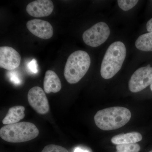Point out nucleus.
<instances>
[{
    "mask_svg": "<svg viewBox=\"0 0 152 152\" xmlns=\"http://www.w3.org/2000/svg\"><path fill=\"white\" fill-rule=\"evenodd\" d=\"M131 118V113L126 108L115 107L97 112L94 116L95 124L104 131H110L122 127Z\"/></svg>",
    "mask_w": 152,
    "mask_h": 152,
    "instance_id": "obj_1",
    "label": "nucleus"
},
{
    "mask_svg": "<svg viewBox=\"0 0 152 152\" xmlns=\"http://www.w3.org/2000/svg\"><path fill=\"white\" fill-rule=\"evenodd\" d=\"M149 152H152V151H150Z\"/></svg>",
    "mask_w": 152,
    "mask_h": 152,
    "instance_id": "obj_24",
    "label": "nucleus"
},
{
    "mask_svg": "<svg viewBox=\"0 0 152 152\" xmlns=\"http://www.w3.org/2000/svg\"><path fill=\"white\" fill-rule=\"evenodd\" d=\"M150 88H151V91H152V84L151 85V86H150Z\"/></svg>",
    "mask_w": 152,
    "mask_h": 152,
    "instance_id": "obj_22",
    "label": "nucleus"
},
{
    "mask_svg": "<svg viewBox=\"0 0 152 152\" xmlns=\"http://www.w3.org/2000/svg\"><path fill=\"white\" fill-rule=\"evenodd\" d=\"M28 68L29 70L33 73L35 74L38 72V65L35 59H34L29 63Z\"/></svg>",
    "mask_w": 152,
    "mask_h": 152,
    "instance_id": "obj_18",
    "label": "nucleus"
},
{
    "mask_svg": "<svg viewBox=\"0 0 152 152\" xmlns=\"http://www.w3.org/2000/svg\"><path fill=\"white\" fill-rule=\"evenodd\" d=\"M136 48L142 51H152V32L140 36L135 42Z\"/></svg>",
    "mask_w": 152,
    "mask_h": 152,
    "instance_id": "obj_14",
    "label": "nucleus"
},
{
    "mask_svg": "<svg viewBox=\"0 0 152 152\" xmlns=\"http://www.w3.org/2000/svg\"><path fill=\"white\" fill-rule=\"evenodd\" d=\"M54 5L50 0H38L30 3L26 10L31 16L42 18L50 15L53 11Z\"/></svg>",
    "mask_w": 152,
    "mask_h": 152,
    "instance_id": "obj_10",
    "label": "nucleus"
},
{
    "mask_svg": "<svg viewBox=\"0 0 152 152\" xmlns=\"http://www.w3.org/2000/svg\"><path fill=\"white\" fill-rule=\"evenodd\" d=\"M44 89L46 94L56 93L61 89L62 85L59 78L54 71H47L44 80Z\"/></svg>",
    "mask_w": 152,
    "mask_h": 152,
    "instance_id": "obj_11",
    "label": "nucleus"
},
{
    "mask_svg": "<svg viewBox=\"0 0 152 152\" xmlns=\"http://www.w3.org/2000/svg\"><path fill=\"white\" fill-rule=\"evenodd\" d=\"M39 131L33 123L22 122L6 125L0 130V136L6 142L20 143L35 138Z\"/></svg>",
    "mask_w": 152,
    "mask_h": 152,
    "instance_id": "obj_4",
    "label": "nucleus"
},
{
    "mask_svg": "<svg viewBox=\"0 0 152 152\" xmlns=\"http://www.w3.org/2000/svg\"><path fill=\"white\" fill-rule=\"evenodd\" d=\"M42 152H69L65 148L55 145H49L45 147Z\"/></svg>",
    "mask_w": 152,
    "mask_h": 152,
    "instance_id": "obj_17",
    "label": "nucleus"
},
{
    "mask_svg": "<svg viewBox=\"0 0 152 152\" xmlns=\"http://www.w3.org/2000/svg\"><path fill=\"white\" fill-rule=\"evenodd\" d=\"M28 29L34 35L44 39L53 37V29L49 22L40 19H33L27 23Z\"/></svg>",
    "mask_w": 152,
    "mask_h": 152,
    "instance_id": "obj_9",
    "label": "nucleus"
},
{
    "mask_svg": "<svg viewBox=\"0 0 152 152\" xmlns=\"http://www.w3.org/2000/svg\"><path fill=\"white\" fill-rule=\"evenodd\" d=\"M142 139L141 134L137 132H132L114 136L111 139V142L112 143L116 145L136 143L142 140Z\"/></svg>",
    "mask_w": 152,
    "mask_h": 152,
    "instance_id": "obj_13",
    "label": "nucleus"
},
{
    "mask_svg": "<svg viewBox=\"0 0 152 152\" xmlns=\"http://www.w3.org/2000/svg\"><path fill=\"white\" fill-rule=\"evenodd\" d=\"M91 63L87 52L77 50L72 53L67 60L64 70L67 81L72 84L80 81L88 70Z\"/></svg>",
    "mask_w": 152,
    "mask_h": 152,
    "instance_id": "obj_3",
    "label": "nucleus"
},
{
    "mask_svg": "<svg viewBox=\"0 0 152 152\" xmlns=\"http://www.w3.org/2000/svg\"><path fill=\"white\" fill-rule=\"evenodd\" d=\"M152 84V67L150 65L139 68L133 74L129 83L130 91L137 93Z\"/></svg>",
    "mask_w": 152,
    "mask_h": 152,
    "instance_id": "obj_6",
    "label": "nucleus"
},
{
    "mask_svg": "<svg viewBox=\"0 0 152 152\" xmlns=\"http://www.w3.org/2000/svg\"><path fill=\"white\" fill-rule=\"evenodd\" d=\"M75 152H88L87 151H84V150H83L79 148H77L76 149V150H75Z\"/></svg>",
    "mask_w": 152,
    "mask_h": 152,
    "instance_id": "obj_21",
    "label": "nucleus"
},
{
    "mask_svg": "<svg viewBox=\"0 0 152 152\" xmlns=\"http://www.w3.org/2000/svg\"><path fill=\"white\" fill-rule=\"evenodd\" d=\"M116 152H123L120 151H117Z\"/></svg>",
    "mask_w": 152,
    "mask_h": 152,
    "instance_id": "obj_23",
    "label": "nucleus"
},
{
    "mask_svg": "<svg viewBox=\"0 0 152 152\" xmlns=\"http://www.w3.org/2000/svg\"><path fill=\"white\" fill-rule=\"evenodd\" d=\"M137 0H118V5L123 10L127 11L133 8L137 4Z\"/></svg>",
    "mask_w": 152,
    "mask_h": 152,
    "instance_id": "obj_16",
    "label": "nucleus"
},
{
    "mask_svg": "<svg viewBox=\"0 0 152 152\" xmlns=\"http://www.w3.org/2000/svg\"><path fill=\"white\" fill-rule=\"evenodd\" d=\"M110 34L108 26L104 22H99L85 31L83 35V40L87 45L96 48L105 42Z\"/></svg>",
    "mask_w": 152,
    "mask_h": 152,
    "instance_id": "obj_5",
    "label": "nucleus"
},
{
    "mask_svg": "<svg viewBox=\"0 0 152 152\" xmlns=\"http://www.w3.org/2000/svg\"><path fill=\"white\" fill-rule=\"evenodd\" d=\"M21 57L15 49L10 47L0 48V67L12 70L20 64Z\"/></svg>",
    "mask_w": 152,
    "mask_h": 152,
    "instance_id": "obj_8",
    "label": "nucleus"
},
{
    "mask_svg": "<svg viewBox=\"0 0 152 152\" xmlns=\"http://www.w3.org/2000/svg\"><path fill=\"white\" fill-rule=\"evenodd\" d=\"M11 80L14 83L19 84L20 83V80L17 74L11 73L10 76Z\"/></svg>",
    "mask_w": 152,
    "mask_h": 152,
    "instance_id": "obj_19",
    "label": "nucleus"
},
{
    "mask_svg": "<svg viewBox=\"0 0 152 152\" xmlns=\"http://www.w3.org/2000/svg\"><path fill=\"white\" fill-rule=\"evenodd\" d=\"M126 55V49L122 42L113 43L106 51L102 62L101 75L104 79L113 77L120 70Z\"/></svg>",
    "mask_w": 152,
    "mask_h": 152,
    "instance_id": "obj_2",
    "label": "nucleus"
},
{
    "mask_svg": "<svg viewBox=\"0 0 152 152\" xmlns=\"http://www.w3.org/2000/svg\"><path fill=\"white\" fill-rule=\"evenodd\" d=\"M117 151L123 152H139L140 150V145L137 143L121 144L117 145Z\"/></svg>",
    "mask_w": 152,
    "mask_h": 152,
    "instance_id": "obj_15",
    "label": "nucleus"
},
{
    "mask_svg": "<svg viewBox=\"0 0 152 152\" xmlns=\"http://www.w3.org/2000/svg\"><path fill=\"white\" fill-rule=\"evenodd\" d=\"M146 28L148 31L152 32V18L147 23Z\"/></svg>",
    "mask_w": 152,
    "mask_h": 152,
    "instance_id": "obj_20",
    "label": "nucleus"
},
{
    "mask_svg": "<svg viewBox=\"0 0 152 152\" xmlns=\"http://www.w3.org/2000/svg\"><path fill=\"white\" fill-rule=\"evenodd\" d=\"M25 108L22 106H16L9 109L7 114L3 120L4 124L8 125L19 123L25 116Z\"/></svg>",
    "mask_w": 152,
    "mask_h": 152,
    "instance_id": "obj_12",
    "label": "nucleus"
},
{
    "mask_svg": "<svg viewBox=\"0 0 152 152\" xmlns=\"http://www.w3.org/2000/svg\"><path fill=\"white\" fill-rule=\"evenodd\" d=\"M28 99L31 107L38 113L44 115L50 110L48 100L44 90L39 86H35L29 91Z\"/></svg>",
    "mask_w": 152,
    "mask_h": 152,
    "instance_id": "obj_7",
    "label": "nucleus"
}]
</instances>
